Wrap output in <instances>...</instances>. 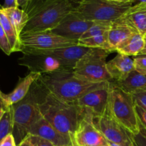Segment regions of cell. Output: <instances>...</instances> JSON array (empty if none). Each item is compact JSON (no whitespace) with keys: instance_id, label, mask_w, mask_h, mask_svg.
Instances as JSON below:
<instances>
[{"instance_id":"obj_29","label":"cell","mask_w":146,"mask_h":146,"mask_svg":"<svg viewBox=\"0 0 146 146\" xmlns=\"http://www.w3.org/2000/svg\"><path fill=\"white\" fill-rule=\"evenodd\" d=\"M133 60L135 71L146 76V55L137 56Z\"/></svg>"},{"instance_id":"obj_38","label":"cell","mask_w":146,"mask_h":146,"mask_svg":"<svg viewBox=\"0 0 146 146\" xmlns=\"http://www.w3.org/2000/svg\"><path fill=\"white\" fill-rule=\"evenodd\" d=\"M143 37H144V41H145V45H144L143 48V50L141 51V52L140 53V54L138 56H140V55H146V34H145V35L143 36Z\"/></svg>"},{"instance_id":"obj_30","label":"cell","mask_w":146,"mask_h":146,"mask_svg":"<svg viewBox=\"0 0 146 146\" xmlns=\"http://www.w3.org/2000/svg\"><path fill=\"white\" fill-rule=\"evenodd\" d=\"M31 146H56L52 143L39 136L33 135H28L26 137Z\"/></svg>"},{"instance_id":"obj_7","label":"cell","mask_w":146,"mask_h":146,"mask_svg":"<svg viewBox=\"0 0 146 146\" xmlns=\"http://www.w3.org/2000/svg\"><path fill=\"white\" fill-rule=\"evenodd\" d=\"M131 6V4H118L106 0H84L74 11L88 21L112 22L123 16Z\"/></svg>"},{"instance_id":"obj_33","label":"cell","mask_w":146,"mask_h":146,"mask_svg":"<svg viewBox=\"0 0 146 146\" xmlns=\"http://www.w3.org/2000/svg\"><path fill=\"white\" fill-rule=\"evenodd\" d=\"M0 146H17L12 133L9 134L1 140L0 142Z\"/></svg>"},{"instance_id":"obj_40","label":"cell","mask_w":146,"mask_h":146,"mask_svg":"<svg viewBox=\"0 0 146 146\" xmlns=\"http://www.w3.org/2000/svg\"><path fill=\"white\" fill-rule=\"evenodd\" d=\"M0 108H4V109L7 110L4 107V102H3V99H2V92L0 90Z\"/></svg>"},{"instance_id":"obj_37","label":"cell","mask_w":146,"mask_h":146,"mask_svg":"<svg viewBox=\"0 0 146 146\" xmlns=\"http://www.w3.org/2000/svg\"><path fill=\"white\" fill-rule=\"evenodd\" d=\"M68 2H69L70 4H71L74 8H75V7H76L77 6L79 5V4H81L84 0H68Z\"/></svg>"},{"instance_id":"obj_42","label":"cell","mask_w":146,"mask_h":146,"mask_svg":"<svg viewBox=\"0 0 146 146\" xmlns=\"http://www.w3.org/2000/svg\"><path fill=\"white\" fill-rule=\"evenodd\" d=\"M6 111H7V110L4 109V108H0V121H1V118H2L3 115H4V113H5Z\"/></svg>"},{"instance_id":"obj_15","label":"cell","mask_w":146,"mask_h":146,"mask_svg":"<svg viewBox=\"0 0 146 146\" xmlns=\"http://www.w3.org/2000/svg\"><path fill=\"white\" fill-rule=\"evenodd\" d=\"M89 49L90 48H88V47L76 45L48 51H35V50L23 48L21 50V52L24 54L29 51H34V52L48 54L56 58L61 62V65L65 69L74 70L78 61Z\"/></svg>"},{"instance_id":"obj_3","label":"cell","mask_w":146,"mask_h":146,"mask_svg":"<svg viewBox=\"0 0 146 146\" xmlns=\"http://www.w3.org/2000/svg\"><path fill=\"white\" fill-rule=\"evenodd\" d=\"M39 108L41 115L53 127L69 136L76 131L84 115V110L76 103L67 102L49 93Z\"/></svg>"},{"instance_id":"obj_39","label":"cell","mask_w":146,"mask_h":146,"mask_svg":"<svg viewBox=\"0 0 146 146\" xmlns=\"http://www.w3.org/2000/svg\"><path fill=\"white\" fill-rule=\"evenodd\" d=\"M18 146H31V145L30 144V143L29 142L28 140H27V138H25V139L19 144V145Z\"/></svg>"},{"instance_id":"obj_1","label":"cell","mask_w":146,"mask_h":146,"mask_svg":"<svg viewBox=\"0 0 146 146\" xmlns=\"http://www.w3.org/2000/svg\"><path fill=\"white\" fill-rule=\"evenodd\" d=\"M38 81L48 93L71 103H76L84 94L104 86L109 82H87L76 77L73 70L68 69L41 74Z\"/></svg>"},{"instance_id":"obj_13","label":"cell","mask_w":146,"mask_h":146,"mask_svg":"<svg viewBox=\"0 0 146 146\" xmlns=\"http://www.w3.org/2000/svg\"><path fill=\"white\" fill-rule=\"evenodd\" d=\"M109 84L88 92L76 101V104L94 117L102 115L106 111L109 98Z\"/></svg>"},{"instance_id":"obj_35","label":"cell","mask_w":146,"mask_h":146,"mask_svg":"<svg viewBox=\"0 0 146 146\" xmlns=\"http://www.w3.org/2000/svg\"><path fill=\"white\" fill-rule=\"evenodd\" d=\"M29 0H17V4H18L19 8L26 11L29 4Z\"/></svg>"},{"instance_id":"obj_11","label":"cell","mask_w":146,"mask_h":146,"mask_svg":"<svg viewBox=\"0 0 146 146\" xmlns=\"http://www.w3.org/2000/svg\"><path fill=\"white\" fill-rule=\"evenodd\" d=\"M19 65L27 67L30 72L44 74L65 69L55 57L43 53L29 51L18 60Z\"/></svg>"},{"instance_id":"obj_16","label":"cell","mask_w":146,"mask_h":146,"mask_svg":"<svg viewBox=\"0 0 146 146\" xmlns=\"http://www.w3.org/2000/svg\"><path fill=\"white\" fill-rule=\"evenodd\" d=\"M106 68L112 81H123L135 70L134 60L129 56L118 53L113 59L107 62Z\"/></svg>"},{"instance_id":"obj_23","label":"cell","mask_w":146,"mask_h":146,"mask_svg":"<svg viewBox=\"0 0 146 146\" xmlns=\"http://www.w3.org/2000/svg\"><path fill=\"white\" fill-rule=\"evenodd\" d=\"M0 24L8 38L12 52L21 51L22 44L20 40V36L1 9H0Z\"/></svg>"},{"instance_id":"obj_17","label":"cell","mask_w":146,"mask_h":146,"mask_svg":"<svg viewBox=\"0 0 146 146\" xmlns=\"http://www.w3.org/2000/svg\"><path fill=\"white\" fill-rule=\"evenodd\" d=\"M135 32L138 31L123 16L112 21L108 31V41L113 52H116L117 46Z\"/></svg>"},{"instance_id":"obj_4","label":"cell","mask_w":146,"mask_h":146,"mask_svg":"<svg viewBox=\"0 0 146 146\" xmlns=\"http://www.w3.org/2000/svg\"><path fill=\"white\" fill-rule=\"evenodd\" d=\"M47 94L48 91L37 80L31 86L25 98L11 106L13 110L12 135L17 146L28 135L31 125L42 117L39 106Z\"/></svg>"},{"instance_id":"obj_12","label":"cell","mask_w":146,"mask_h":146,"mask_svg":"<svg viewBox=\"0 0 146 146\" xmlns=\"http://www.w3.org/2000/svg\"><path fill=\"white\" fill-rule=\"evenodd\" d=\"M94 23L83 18L74 10L50 31L68 39L78 41Z\"/></svg>"},{"instance_id":"obj_26","label":"cell","mask_w":146,"mask_h":146,"mask_svg":"<svg viewBox=\"0 0 146 146\" xmlns=\"http://www.w3.org/2000/svg\"><path fill=\"white\" fill-rule=\"evenodd\" d=\"M111 22H95L81 37L80 39H85L94 36L106 34L110 29Z\"/></svg>"},{"instance_id":"obj_48","label":"cell","mask_w":146,"mask_h":146,"mask_svg":"<svg viewBox=\"0 0 146 146\" xmlns=\"http://www.w3.org/2000/svg\"></svg>"},{"instance_id":"obj_43","label":"cell","mask_w":146,"mask_h":146,"mask_svg":"<svg viewBox=\"0 0 146 146\" xmlns=\"http://www.w3.org/2000/svg\"><path fill=\"white\" fill-rule=\"evenodd\" d=\"M71 141H72V145L73 146H80V145H78V144L76 143V142L75 140H74V136H73V134L71 135Z\"/></svg>"},{"instance_id":"obj_5","label":"cell","mask_w":146,"mask_h":146,"mask_svg":"<svg viewBox=\"0 0 146 146\" xmlns=\"http://www.w3.org/2000/svg\"><path fill=\"white\" fill-rule=\"evenodd\" d=\"M108 110L130 133L134 135L139 131L140 123L133 95L121 89L113 81L109 84Z\"/></svg>"},{"instance_id":"obj_21","label":"cell","mask_w":146,"mask_h":146,"mask_svg":"<svg viewBox=\"0 0 146 146\" xmlns=\"http://www.w3.org/2000/svg\"><path fill=\"white\" fill-rule=\"evenodd\" d=\"M145 45L143 36L138 32L134 33L117 46L115 51L129 56H137Z\"/></svg>"},{"instance_id":"obj_22","label":"cell","mask_w":146,"mask_h":146,"mask_svg":"<svg viewBox=\"0 0 146 146\" xmlns=\"http://www.w3.org/2000/svg\"><path fill=\"white\" fill-rule=\"evenodd\" d=\"M1 9L7 15V18L9 19L11 24L17 31V34L20 36L29 21V17L28 14L24 10L19 7L7 9L1 8Z\"/></svg>"},{"instance_id":"obj_24","label":"cell","mask_w":146,"mask_h":146,"mask_svg":"<svg viewBox=\"0 0 146 146\" xmlns=\"http://www.w3.org/2000/svg\"><path fill=\"white\" fill-rule=\"evenodd\" d=\"M78 45L88 47L90 48H103L111 53L113 52L110 46L109 41H108V31L106 34H101V35L94 36L85 38V39H79Z\"/></svg>"},{"instance_id":"obj_31","label":"cell","mask_w":146,"mask_h":146,"mask_svg":"<svg viewBox=\"0 0 146 146\" xmlns=\"http://www.w3.org/2000/svg\"><path fill=\"white\" fill-rule=\"evenodd\" d=\"M132 95L135 104L146 109V91L135 93Z\"/></svg>"},{"instance_id":"obj_6","label":"cell","mask_w":146,"mask_h":146,"mask_svg":"<svg viewBox=\"0 0 146 146\" xmlns=\"http://www.w3.org/2000/svg\"><path fill=\"white\" fill-rule=\"evenodd\" d=\"M111 53L103 48H90L73 70L74 76L90 83L112 81L106 68V58Z\"/></svg>"},{"instance_id":"obj_46","label":"cell","mask_w":146,"mask_h":146,"mask_svg":"<svg viewBox=\"0 0 146 146\" xmlns=\"http://www.w3.org/2000/svg\"><path fill=\"white\" fill-rule=\"evenodd\" d=\"M2 8V6H0V9H1Z\"/></svg>"},{"instance_id":"obj_28","label":"cell","mask_w":146,"mask_h":146,"mask_svg":"<svg viewBox=\"0 0 146 146\" xmlns=\"http://www.w3.org/2000/svg\"><path fill=\"white\" fill-rule=\"evenodd\" d=\"M0 48L2 50L3 52L5 53L8 56L13 53L8 38L1 27V24H0Z\"/></svg>"},{"instance_id":"obj_10","label":"cell","mask_w":146,"mask_h":146,"mask_svg":"<svg viewBox=\"0 0 146 146\" xmlns=\"http://www.w3.org/2000/svg\"><path fill=\"white\" fill-rule=\"evenodd\" d=\"M73 136L80 146H109L108 141L94 125V115L86 110Z\"/></svg>"},{"instance_id":"obj_19","label":"cell","mask_w":146,"mask_h":146,"mask_svg":"<svg viewBox=\"0 0 146 146\" xmlns=\"http://www.w3.org/2000/svg\"><path fill=\"white\" fill-rule=\"evenodd\" d=\"M139 34H146V3L132 5L123 15Z\"/></svg>"},{"instance_id":"obj_47","label":"cell","mask_w":146,"mask_h":146,"mask_svg":"<svg viewBox=\"0 0 146 146\" xmlns=\"http://www.w3.org/2000/svg\"><path fill=\"white\" fill-rule=\"evenodd\" d=\"M69 146H73V145H69Z\"/></svg>"},{"instance_id":"obj_34","label":"cell","mask_w":146,"mask_h":146,"mask_svg":"<svg viewBox=\"0 0 146 146\" xmlns=\"http://www.w3.org/2000/svg\"><path fill=\"white\" fill-rule=\"evenodd\" d=\"M13 7H19L17 4V0H5L2 9L13 8Z\"/></svg>"},{"instance_id":"obj_45","label":"cell","mask_w":146,"mask_h":146,"mask_svg":"<svg viewBox=\"0 0 146 146\" xmlns=\"http://www.w3.org/2000/svg\"><path fill=\"white\" fill-rule=\"evenodd\" d=\"M35 1V0H29V1Z\"/></svg>"},{"instance_id":"obj_41","label":"cell","mask_w":146,"mask_h":146,"mask_svg":"<svg viewBox=\"0 0 146 146\" xmlns=\"http://www.w3.org/2000/svg\"><path fill=\"white\" fill-rule=\"evenodd\" d=\"M141 3H146V0H132V5H135Z\"/></svg>"},{"instance_id":"obj_27","label":"cell","mask_w":146,"mask_h":146,"mask_svg":"<svg viewBox=\"0 0 146 146\" xmlns=\"http://www.w3.org/2000/svg\"><path fill=\"white\" fill-rule=\"evenodd\" d=\"M140 123V121H139ZM133 146H146V128L140 123L139 131L132 135Z\"/></svg>"},{"instance_id":"obj_32","label":"cell","mask_w":146,"mask_h":146,"mask_svg":"<svg viewBox=\"0 0 146 146\" xmlns=\"http://www.w3.org/2000/svg\"><path fill=\"white\" fill-rule=\"evenodd\" d=\"M135 110L140 123L146 128V109L135 104Z\"/></svg>"},{"instance_id":"obj_8","label":"cell","mask_w":146,"mask_h":146,"mask_svg":"<svg viewBox=\"0 0 146 146\" xmlns=\"http://www.w3.org/2000/svg\"><path fill=\"white\" fill-rule=\"evenodd\" d=\"M20 40L22 44V49L27 48L41 51H54L78 45V41L64 38L50 31L22 33L20 35Z\"/></svg>"},{"instance_id":"obj_36","label":"cell","mask_w":146,"mask_h":146,"mask_svg":"<svg viewBox=\"0 0 146 146\" xmlns=\"http://www.w3.org/2000/svg\"><path fill=\"white\" fill-rule=\"evenodd\" d=\"M109 2L114 3V4H132V0H106Z\"/></svg>"},{"instance_id":"obj_25","label":"cell","mask_w":146,"mask_h":146,"mask_svg":"<svg viewBox=\"0 0 146 146\" xmlns=\"http://www.w3.org/2000/svg\"><path fill=\"white\" fill-rule=\"evenodd\" d=\"M13 131V110L9 107L0 121V142Z\"/></svg>"},{"instance_id":"obj_44","label":"cell","mask_w":146,"mask_h":146,"mask_svg":"<svg viewBox=\"0 0 146 146\" xmlns=\"http://www.w3.org/2000/svg\"><path fill=\"white\" fill-rule=\"evenodd\" d=\"M108 144H109V146H121V145H118V144H115V143H111V142H108Z\"/></svg>"},{"instance_id":"obj_9","label":"cell","mask_w":146,"mask_h":146,"mask_svg":"<svg viewBox=\"0 0 146 146\" xmlns=\"http://www.w3.org/2000/svg\"><path fill=\"white\" fill-rule=\"evenodd\" d=\"M94 123L108 142L121 146H133L131 134L113 118L108 107L102 115L94 117Z\"/></svg>"},{"instance_id":"obj_2","label":"cell","mask_w":146,"mask_h":146,"mask_svg":"<svg viewBox=\"0 0 146 146\" xmlns=\"http://www.w3.org/2000/svg\"><path fill=\"white\" fill-rule=\"evenodd\" d=\"M74 7L68 0H35L26 9L29 21L22 33L51 31L56 27ZM21 33V34H22Z\"/></svg>"},{"instance_id":"obj_18","label":"cell","mask_w":146,"mask_h":146,"mask_svg":"<svg viewBox=\"0 0 146 146\" xmlns=\"http://www.w3.org/2000/svg\"><path fill=\"white\" fill-rule=\"evenodd\" d=\"M40 76V74L30 72L25 77L20 78L17 86L13 90L12 92L8 94H4L2 93L3 102L6 109L7 110L11 106L24 99L29 91L31 86L39 78Z\"/></svg>"},{"instance_id":"obj_14","label":"cell","mask_w":146,"mask_h":146,"mask_svg":"<svg viewBox=\"0 0 146 146\" xmlns=\"http://www.w3.org/2000/svg\"><path fill=\"white\" fill-rule=\"evenodd\" d=\"M28 135L39 136L50 141L56 146L72 145L71 135H66L57 131L44 117H41L32 124L29 129Z\"/></svg>"},{"instance_id":"obj_20","label":"cell","mask_w":146,"mask_h":146,"mask_svg":"<svg viewBox=\"0 0 146 146\" xmlns=\"http://www.w3.org/2000/svg\"><path fill=\"white\" fill-rule=\"evenodd\" d=\"M113 81L119 88L127 93H135L146 91V76L134 70L126 78L121 81Z\"/></svg>"}]
</instances>
